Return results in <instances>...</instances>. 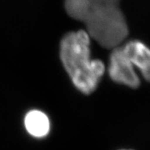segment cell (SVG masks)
<instances>
[{
    "label": "cell",
    "instance_id": "1",
    "mask_svg": "<svg viewBox=\"0 0 150 150\" xmlns=\"http://www.w3.org/2000/svg\"><path fill=\"white\" fill-rule=\"evenodd\" d=\"M120 0H65L71 18L84 23L86 32L105 48H116L129 35V27L119 8Z\"/></svg>",
    "mask_w": 150,
    "mask_h": 150
},
{
    "label": "cell",
    "instance_id": "2",
    "mask_svg": "<svg viewBox=\"0 0 150 150\" xmlns=\"http://www.w3.org/2000/svg\"><path fill=\"white\" fill-rule=\"evenodd\" d=\"M91 38L85 30L70 32L60 42L59 56L73 85L85 95L96 90L105 73V65L92 59Z\"/></svg>",
    "mask_w": 150,
    "mask_h": 150
},
{
    "label": "cell",
    "instance_id": "3",
    "mask_svg": "<svg viewBox=\"0 0 150 150\" xmlns=\"http://www.w3.org/2000/svg\"><path fill=\"white\" fill-rule=\"evenodd\" d=\"M108 72L114 83L137 88L140 85V79L135 68L126 55L122 45L112 49L109 56Z\"/></svg>",
    "mask_w": 150,
    "mask_h": 150
},
{
    "label": "cell",
    "instance_id": "4",
    "mask_svg": "<svg viewBox=\"0 0 150 150\" xmlns=\"http://www.w3.org/2000/svg\"><path fill=\"white\" fill-rule=\"evenodd\" d=\"M126 55L145 80L150 82V48L139 40H131L122 45Z\"/></svg>",
    "mask_w": 150,
    "mask_h": 150
},
{
    "label": "cell",
    "instance_id": "5",
    "mask_svg": "<svg viewBox=\"0 0 150 150\" xmlns=\"http://www.w3.org/2000/svg\"><path fill=\"white\" fill-rule=\"evenodd\" d=\"M23 126L28 134L38 139L48 137L51 132V120L46 112L39 109H31L23 118Z\"/></svg>",
    "mask_w": 150,
    "mask_h": 150
},
{
    "label": "cell",
    "instance_id": "6",
    "mask_svg": "<svg viewBox=\"0 0 150 150\" xmlns=\"http://www.w3.org/2000/svg\"><path fill=\"white\" fill-rule=\"evenodd\" d=\"M120 150H131V149H120Z\"/></svg>",
    "mask_w": 150,
    "mask_h": 150
}]
</instances>
